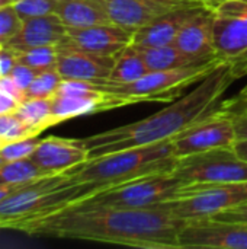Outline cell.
Returning <instances> with one entry per match:
<instances>
[{
	"label": "cell",
	"mask_w": 247,
	"mask_h": 249,
	"mask_svg": "<svg viewBox=\"0 0 247 249\" xmlns=\"http://www.w3.org/2000/svg\"><path fill=\"white\" fill-rule=\"evenodd\" d=\"M227 104V102H226ZM229 108V107H227ZM230 111V109H229ZM234 123L236 130V139L237 142L247 140V112H239V111H230Z\"/></svg>",
	"instance_id": "cell-34"
},
{
	"label": "cell",
	"mask_w": 247,
	"mask_h": 249,
	"mask_svg": "<svg viewBox=\"0 0 247 249\" xmlns=\"http://www.w3.org/2000/svg\"><path fill=\"white\" fill-rule=\"evenodd\" d=\"M51 111L55 124L105 111V92L92 82L63 79L51 96Z\"/></svg>",
	"instance_id": "cell-12"
},
{
	"label": "cell",
	"mask_w": 247,
	"mask_h": 249,
	"mask_svg": "<svg viewBox=\"0 0 247 249\" xmlns=\"http://www.w3.org/2000/svg\"><path fill=\"white\" fill-rule=\"evenodd\" d=\"M223 61L215 58L170 70L148 71L131 83H98L105 92V111L137 102H169L176 99L185 89L199 83L211 74Z\"/></svg>",
	"instance_id": "cell-5"
},
{
	"label": "cell",
	"mask_w": 247,
	"mask_h": 249,
	"mask_svg": "<svg viewBox=\"0 0 247 249\" xmlns=\"http://www.w3.org/2000/svg\"><path fill=\"white\" fill-rule=\"evenodd\" d=\"M55 15L67 28L111 23L98 0H58Z\"/></svg>",
	"instance_id": "cell-20"
},
{
	"label": "cell",
	"mask_w": 247,
	"mask_h": 249,
	"mask_svg": "<svg viewBox=\"0 0 247 249\" xmlns=\"http://www.w3.org/2000/svg\"><path fill=\"white\" fill-rule=\"evenodd\" d=\"M42 171L49 175L64 174L68 169L86 162L89 159V150L82 140L47 137L39 140L35 150L28 156Z\"/></svg>",
	"instance_id": "cell-16"
},
{
	"label": "cell",
	"mask_w": 247,
	"mask_h": 249,
	"mask_svg": "<svg viewBox=\"0 0 247 249\" xmlns=\"http://www.w3.org/2000/svg\"><path fill=\"white\" fill-rule=\"evenodd\" d=\"M23 20L17 15L13 3L0 7V45H6L22 28Z\"/></svg>",
	"instance_id": "cell-30"
},
{
	"label": "cell",
	"mask_w": 247,
	"mask_h": 249,
	"mask_svg": "<svg viewBox=\"0 0 247 249\" xmlns=\"http://www.w3.org/2000/svg\"><path fill=\"white\" fill-rule=\"evenodd\" d=\"M189 57L199 61L217 58L214 50V13L208 7L188 22L173 42Z\"/></svg>",
	"instance_id": "cell-19"
},
{
	"label": "cell",
	"mask_w": 247,
	"mask_h": 249,
	"mask_svg": "<svg viewBox=\"0 0 247 249\" xmlns=\"http://www.w3.org/2000/svg\"><path fill=\"white\" fill-rule=\"evenodd\" d=\"M234 150L237 152V155L247 160V140H242V142H236L234 143Z\"/></svg>",
	"instance_id": "cell-39"
},
{
	"label": "cell",
	"mask_w": 247,
	"mask_h": 249,
	"mask_svg": "<svg viewBox=\"0 0 247 249\" xmlns=\"http://www.w3.org/2000/svg\"><path fill=\"white\" fill-rule=\"evenodd\" d=\"M4 143H6V142H3V140H1V139H0V147H1V146H3V144H4Z\"/></svg>",
	"instance_id": "cell-43"
},
{
	"label": "cell",
	"mask_w": 247,
	"mask_h": 249,
	"mask_svg": "<svg viewBox=\"0 0 247 249\" xmlns=\"http://www.w3.org/2000/svg\"><path fill=\"white\" fill-rule=\"evenodd\" d=\"M178 158L172 140L130 147L87 159L66 174L73 182H99L115 187L134 179L173 172Z\"/></svg>",
	"instance_id": "cell-4"
},
{
	"label": "cell",
	"mask_w": 247,
	"mask_h": 249,
	"mask_svg": "<svg viewBox=\"0 0 247 249\" xmlns=\"http://www.w3.org/2000/svg\"><path fill=\"white\" fill-rule=\"evenodd\" d=\"M0 89L4 90V92H7V93H10L12 96H15L19 102L25 101V92L16 85V82L12 79L10 74L0 77Z\"/></svg>",
	"instance_id": "cell-35"
},
{
	"label": "cell",
	"mask_w": 247,
	"mask_h": 249,
	"mask_svg": "<svg viewBox=\"0 0 247 249\" xmlns=\"http://www.w3.org/2000/svg\"><path fill=\"white\" fill-rule=\"evenodd\" d=\"M47 175L49 174L42 171L29 158L0 165V184H23Z\"/></svg>",
	"instance_id": "cell-24"
},
{
	"label": "cell",
	"mask_w": 247,
	"mask_h": 249,
	"mask_svg": "<svg viewBox=\"0 0 247 249\" xmlns=\"http://www.w3.org/2000/svg\"><path fill=\"white\" fill-rule=\"evenodd\" d=\"M22 20L52 15L57 10L58 0H16L13 3Z\"/></svg>",
	"instance_id": "cell-28"
},
{
	"label": "cell",
	"mask_w": 247,
	"mask_h": 249,
	"mask_svg": "<svg viewBox=\"0 0 247 249\" xmlns=\"http://www.w3.org/2000/svg\"><path fill=\"white\" fill-rule=\"evenodd\" d=\"M186 222L160 206L146 209L67 207L20 225L35 236H54L141 249H179V232Z\"/></svg>",
	"instance_id": "cell-1"
},
{
	"label": "cell",
	"mask_w": 247,
	"mask_h": 249,
	"mask_svg": "<svg viewBox=\"0 0 247 249\" xmlns=\"http://www.w3.org/2000/svg\"><path fill=\"white\" fill-rule=\"evenodd\" d=\"M179 249H247V223L198 219L179 232Z\"/></svg>",
	"instance_id": "cell-11"
},
{
	"label": "cell",
	"mask_w": 247,
	"mask_h": 249,
	"mask_svg": "<svg viewBox=\"0 0 247 249\" xmlns=\"http://www.w3.org/2000/svg\"><path fill=\"white\" fill-rule=\"evenodd\" d=\"M38 143H39V140H36L35 137L15 140V142H6L0 147V165L28 158L35 150Z\"/></svg>",
	"instance_id": "cell-29"
},
{
	"label": "cell",
	"mask_w": 247,
	"mask_h": 249,
	"mask_svg": "<svg viewBox=\"0 0 247 249\" xmlns=\"http://www.w3.org/2000/svg\"><path fill=\"white\" fill-rule=\"evenodd\" d=\"M20 102L10 93L0 89V114H12L19 108Z\"/></svg>",
	"instance_id": "cell-36"
},
{
	"label": "cell",
	"mask_w": 247,
	"mask_h": 249,
	"mask_svg": "<svg viewBox=\"0 0 247 249\" xmlns=\"http://www.w3.org/2000/svg\"><path fill=\"white\" fill-rule=\"evenodd\" d=\"M189 185L175 172L151 175L102 190L68 207L76 209H146L182 197Z\"/></svg>",
	"instance_id": "cell-6"
},
{
	"label": "cell",
	"mask_w": 247,
	"mask_h": 249,
	"mask_svg": "<svg viewBox=\"0 0 247 249\" xmlns=\"http://www.w3.org/2000/svg\"><path fill=\"white\" fill-rule=\"evenodd\" d=\"M247 201V182L197 184L175 200L157 204L185 222L208 219Z\"/></svg>",
	"instance_id": "cell-7"
},
{
	"label": "cell",
	"mask_w": 247,
	"mask_h": 249,
	"mask_svg": "<svg viewBox=\"0 0 247 249\" xmlns=\"http://www.w3.org/2000/svg\"><path fill=\"white\" fill-rule=\"evenodd\" d=\"M57 47L58 57L55 69L58 70L63 79L100 83L109 77L115 57L96 55L70 47Z\"/></svg>",
	"instance_id": "cell-17"
},
{
	"label": "cell",
	"mask_w": 247,
	"mask_h": 249,
	"mask_svg": "<svg viewBox=\"0 0 247 249\" xmlns=\"http://www.w3.org/2000/svg\"><path fill=\"white\" fill-rule=\"evenodd\" d=\"M246 96H247V85L243 88V89H242V92L239 93V96H237V98H239V99H243V98H246Z\"/></svg>",
	"instance_id": "cell-41"
},
{
	"label": "cell",
	"mask_w": 247,
	"mask_h": 249,
	"mask_svg": "<svg viewBox=\"0 0 247 249\" xmlns=\"http://www.w3.org/2000/svg\"><path fill=\"white\" fill-rule=\"evenodd\" d=\"M41 73V70H36L33 67H29V66H25V64H20V63H16L15 67L12 69L10 71V76L12 79L16 82V85L25 92L29 85L33 82V79Z\"/></svg>",
	"instance_id": "cell-31"
},
{
	"label": "cell",
	"mask_w": 247,
	"mask_h": 249,
	"mask_svg": "<svg viewBox=\"0 0 247 249\" xmlns=\"http://www.w3.org/2000/svg\"><path fill=\"white\" fill-rule=\"evenodd\" d=\"M23 184H25V182H23ZM20 185H22V184H0V203H1L6 197H9L12 193H15Z\"/></svg>",
	"instance_id": "cell-38"
},
{
	"label": "cell",
	"mask_w": 247,
	"mask_h": 249,
	"mask_svg": "<svg viewBox=\"0 0 247 249\" xmlns=\"http://www.w3.org/2000/svg\"><path fill=\"white\" fill-rule=\"evenodd\" d=\"M188 185L247 182V160L233 147H221L178 159L173 171Z\"/></svg>",
	"instance_id": "cell-9"
},
{
	"label": "cell",
	"mask_w": 247,
	"mask_h": 249,
	"mask_svg": "<svg viewBox=\"0 0 247 249\" xmlns=\"http://www.w3.org/2000/svg\"><path fill=\"white\" fill-rule=\"evenodd\" d=\"M208 219H214V220H220V222H245L247 223V201L237 207L229 209V210H226L220 214H215L213 217H208Z\"/></svg>",
	"instance_id": "cell-32"
},
{
	"label": "cell",
	"mask_w": 247,
	"mask_h": 249,
	"mask_svg": "<svg viewBox=\"0 0 247 249\" xmlns=\"http://www.w3.org/2000/svg\"><path fill=\"white\" fill-rule=\"evenodd\" d=\"M15 114L36 134L55 125L51 111V98H32L20 102Z\"/></svg>",
	"instance_id": "cell-23"
},
{
	"label": "cell",
	"mask_w": 247,
	"mask_h": 249,
	"mask_svg": "<svg viewBox=\"0 0 247 249\" xmlns=\"http://www.w3.org/2000/svg\"><path fill=\"white\" fill-rule=\"evenodd\" d=\"M16 0H0V7L4 6V4H10V3H15Z\"/></svg>",
	"instance_id": "cell-42"
},
{
	"label": "cell",
	"mask_w": 247,
	"mask_h": 249,
	"mask_svg": "<svg viewBox=\"0 0 247 249\" xmlns=\"http://www.w3.org/2000/svg\"><path fill=\"white\" fill-rule=\"evenodd\" d=\"M175 156L183 158L221 147H233L237 142L233 117L224 102V107L215 114L195 123L182 133L170 139Z\"/></svg>",
	"instance_id": "cell-10"
},
{
	"label": "cell",
	"mask_w": 247,
	"mask_h": 249,
	"mask_svg": "<svg viewBox=\"0 0 247 249\" xmlns=\"http://www.w3.org/2000/svg\"><path fill=\"white\" fill-rule=\"evenodd\" d=\"M140 51L143 54V58L146 61L148 71L170 70V69L185 67V66H191V64H197V63H207V61H199V60L189 57L182 50H179L175 44L141 48Z\"/></svg>",
	"instance_id": "cell-22"
},
{
	"label": "cell",
	"mask_w": 247,
	"mask_h": 249,
	"mask_svg": "<svg viewBox=\"0 0 247 249\" xmlns=\"http://www.w3.org/2000/svg\"><path fill=\"white\" fill-rule=\"evenodd\" d=\"M63 77L58 73V70L54 69H47L42 70L33 82L29 85V88L25 90V99H32V98H51L57 92Z\"/></svg>",
	"instance_id": "cell-26"
},
{
	"label": "cell",
	"mask_w": 247,
	"mask_h": 249,
	"mask_svg": "<svg viewBox=\"0 0 247 249\" xmlns=\"http://www.w3.org/2000/svg\"><path fill=\"white\" fill-rule=\"evenodd\" d=\"M227 107L230 111H239V112H247V96L243 99L236 98L234 101L227 102Z\"/></svg>",
	"instance_id": "cell-37"
},
{
	"label": "cell",
	"mask_w": 247,
	"mask_h": 249,
	"mask_svg": "<svg viewBox=\"0 0 247 249\" xmlns=\"http://www.w3.org/2000/svg\"><path fill=\"white\" fill-rule=\"evenodd\" d=\"M16 64L15 53L4 45H0V77L9 76Z\"/></svg>",
	"instance_id": "cell-33"
},
{
	"label": "cell",
	"mask_w": 247,
	"mask_h": 249,
	"mask_svg": "<svg viewBox=\"0 0 247 249\" xmlns=\"http://www.w3.org/2000/svg\"><path fill=\"white\" fill-rule=\"evenodd\" d=\"M147 73L148 69L146 66L141 51L135 48L132 44H130L127 48H124L121 53L115 55L114 67L109 77L100 83H118V85L131 83L141 79Z\"/></svg>",
	"instance_id": "cell-21"
},
{
	"label": "cell",
	"mask_w": 247,
	"mask_h": 249,
	"mask_svg": "<svg viewBox=\"0 0 247 249\" xmlns=\"http://www.w3.org/2000/svg\"><path fill=\"white\" fill-rule=\"evenodd\" d=\"M106 188L99 182H73L66 172L25 182L0 203V229L16 231Z\"/></svg>",
	"instance_id": "cell-3"
},
{
	"label": "cell",
	"mask_w": 247,
	"mask_h": 249,
	"mask_svg": "<svg viewBox=\"0 0 247 249\" xmlns=\"http://www.w3.org/2000/svg\"><path fill=\"white\" fill-rule=\"evenodd\" d=\"M199 1H202V3L210 9V7H213L214 4H217V3H220V1H224V0H199Z\"/></svg>",
	"instance_id": "cell-40"
},
{
	"label": "cell",
	"mask_w": 247,
	"mask_h": 249,
	"mask_svg": "<svg viewBox=\"0 0 247 249\" xmlns=\"http://www.w3.org/2000/svg\"><path fill=\"white\" fill-rule=\"evenodd\" d=\"M243 1H247V0H243Z\"/></svg>",
	"instance_id": "cell-45"
},
{
	"label": "cell",
	"mask_w": 247,
	"mask_h": 249,
	"mask_svg": "<svg viewBox=\"0 0 247 249\" xmlns=\"http://www.w3.org/2000/svg\"><path fill=\"white\" fill-rule=\"evenodd\" d=\"M132 35V32L114 23H100L86 28H67V35L58 45L96 55L115 57L131 44Z\"/></svg>",
	"instance_id": "cell-13"
},
{
	"label": "cell",
	"mask_w": 247,
	"mask_h": 249,
	"mask_svg": "<svg viewBox=\"0 0 247 249\" xmlns=\"http://www.w3.org/2000/svg\"><path fill=\"white\" fill-rule=\"evenodd\" d=\"M236 80L237 77L231 67L221 63L195 89L165 109L144 120L83 139L89 150V159L116 150L170 140L195 123L220 111L224 107L221 99L226 90Z\"/></svg>",
	"instance_id": "cell-2"
},
{
	"label": "cell",
	"mask_w": 247,
	"mask_h": 249,
	"mask_svg": "<svg viewBox=\"0 0 247 249\" xmlns=\"http://www.w3.org/2000/svg\"><path fill=\"white\" fill-rule=\"evenodd\" d=\"M111 23L130 32L146 26L160 15L188 1L181 0H98Z\"/></svg>",
	"instance_id": "cell-15"
},
{
	"label": "cell",
	"mask_w": 247,
	"mask_h": 249,
	"mask_svg": "<svg viewBox=\"0 0 247 249\" xmlns=\"http://www.w3.org/2000/svg\"><path fill=\"white\" fill-rule=\"evenodd\" d=\"M214 50L237 79L247 74V1L224 0L213 7Z\"/></svg>",
	"instance_id": "cell-8"
},
{
	"label": "cell",
	"mask_w": 247,
	"mask_h": 249,
	"mask_svg": "<svg viewBox=\"0 0 247 249\" xmlns=\"http://www.w3.org/2000/svg\"><path fill=\"white\" fill-rule=\"evenodd\" d=\"M67 35V26L55 15L25 19L20 31L4 45L12 51H26L42 45H58Z\"/></svg>",
	"instance_id": "cell-18"
},
{
	"label": "cell",
	"mask_w": 247,
	"mask_h": 249,
	"mask_svg": "<svg viewBox=\"0 0 247 249\" xmlns=\"http://www.w3.org/2000/svg\"><path fill=\"white\" fill-rule=\"evenodd\" d=\"M205 9L207 6L202 1H188L176 9H172L135 31L131 44L138 50L173 44L183 26Z\"/></svg>",
	"instance_id": "cell-14"
},
{
	"label": "cell",
	"mask_w": 247,
	"mask_h": 249,
	"mask_svg": "<svg viewBox=\"0 0 247 249\" xmlns=\"http://www.w3.org/2000/svg\"><path fill=\"white\" fill-rule=\"evenodd\" d=\"M16 63L33 67L36 70H47L54 69L57 64L58 57V47L57 45H42L36 48H31L26 51H13Z\"/></svg>",
	"instance_id": "cell-25"
},
{
	"label": "cell",
	"mask_w": 247,
	"mask_h": 249,
	"mask_svg": "<svg viewBox=\"0 0 247 249\" xmlns=\"http://www.w3.org/2000/svg\"><path fill=\"white\" fill-rule=\"evenodd\" d=\"M36 136L38 134L29 125H26L15 112L0 114V139L3 142H15Z\"/></svg>",
	"instance_id": "cell-27"
},
{
	"label": "cell",
	"mask_w": 247,
	"mask_h": 249,
	"mask_svg": "<svg viewBox=\"0 0 247 249\" xmlns=\"http://www.w3.org/2000/svg\"><path fill=\"white\" fill-rule=\"evenodd\" d=\"M181 1H199V0H181Z\"/></svg>",
	"instance_id": "cell-44"
}]
</instances>
